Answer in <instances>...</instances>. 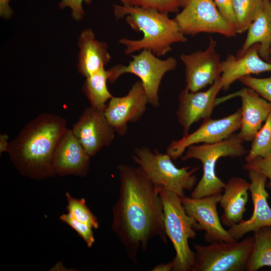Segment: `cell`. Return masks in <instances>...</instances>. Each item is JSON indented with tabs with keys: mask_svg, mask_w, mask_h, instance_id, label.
<instances>
[{
	"mask_svg": "<svg viewBox=\"0 0 271 271\" xmlns=\"http://www.w3.org/2000/svg\"><path fill=\"white\" fill-rule=\"evenodd\" d=\"M270 59H269V62L270 63H271V49H270Z\"/></svg>",
	"mask_w": 271,
	"mask_h": 271,
	"instance_id": "obj_38",
	"label": "cell"
},
{
	"mask_svg": "<svg viewBox=\"0 0 271 271\" xmlns=\"http://www.w3.org/2000/svg\"><path fill=\"white\" fill-rule=\"evenodd\" d=\"M71 129L91 157L110 146L116 133L104 111L91 106L83 110Z\"/></svg>",
	"mask_w": 271,
	"mask_h": 271,
	"instance_id": "obj_13",
	"label": "cell"
},
{
	"mask_svg": "<svg viewBox=\"0 0 271 271\" xmlns=\"http://www.w3.org/2000/svg\"><path fill=\"white\" fill-rule=\"evenodd\" d=\"M250 182L245 179L234 177L226 183L219 204L223 209L221 222L230 227L242 220L248 200Z\"/></svg>",
	"mask_w": 271,
	"mask_h": 271,
	"instance_id": "obj_20",
	"label": "cell"
},
{
	"mask_svg": "<svg viewBox=\"0 0 271 271\" xmlns=\"http://www.w3.org/2000/svg\"><path fill=\"white\" fill-rule=\"evenodd\" d=\"M258 46V44L252 45L241 57L228 54L222 61L220 81L222 90H227L232 84L243 77L271 72V63L260 57Z\"/></svg>",
	"mask_w": 271,
	"mask_h": 271,
	"instance_id": "obj_18",
	"label": "cell"
},
{
	"mask_svg": "<svg viewBox=\"0 0 271 271\" xmlns=\"http://www.w3.org/2000/svg\"><path fill=\"white\" fill-rule=\"evenodd\" d=\"M213 1L221 15L235 31V19L232 7L233 0Z\"/></svg>",
	"mask_w": 271,
	"mask_h": 271,
	"instance_id": "obj_33",
	"label": "cell"
},
{
	"mask_svg": "<svg viewBox=\"0 0 271 271\" xmlns=\"http://www.w3.org/2000/svg\"><path fill=\"white\" fill-rule=\"evenodd\" d=\"M117 169L119 195L112 208V229L136 261L138 251L146 250L152 238L167 243L163 204L158 186L140 167L119 164Z\"/></svg>",
	"mask_w": 271,
	"mask_h": 271,
	"instance_id": "obj_1",
	"label": "cell"
},
{
	"mask_svg": "<svg viewBox=\"0 0 271 271\" xmlns=\"http://www.w3.org/2000/svg\"><path fill=\"white\" fill-rule=\"evenodd\" d=\"M66 197L68 214L76 220L97 229L99 227V222L87 206L85 200L83 198H74L68 192L66 193Z\"/></svg>",
	"mask_w": 271,
	"mask_h": 271,
	"instance_id": "obj_27",
	"label": "cell"
},
{
	"mask_svg": "<svg viewBox=\"0 0 271 271\" xmlns=\"http://www.w3.org/2000/svg\"><path fill=\"white\" fill-rule=\"evenodd\" d=\"M113 8L116 19H124L131 29L143 33V38L139 40L119 39V43L125 47L126 55L148 50L162 57L172 51L173 44L187 41L177 22L167 13L123 5H113Z\"/></svg>",
	"mask_w": 271,
	"mask_h": 271,
	"instance_id": "obj_3",
	"label": "cell"
},
{
	"mask_svg": "<svg viewBox=\"0 0 271 271\" xmlns=\"http://www.w3.org/2000/svg\"><path fill=\"white\" fill-rule=\"evenodd\" d=\"M162 198L166 235L176 252L173 270L192 271L195 265V252L189 245V239L195 238L196 221L185 211L180 197L175 193L158 186Z\"/></svg>",
	"mask_w": 271,
	"mask_h": 271,
	"instance_id": "obj_4",
	"label": "cell"
},
{
	"mask_svg": "<svg viewBox=\"0 0 271 271\" xmlns=\"http://www.w3.org/2000/svg\"><path fill=\"white\" fill-rule=\"evenodd\" d=\"M244 167L247 171L252 170L262 174L269 180L271 185V154L264 158L246 162Z\"/></svg>",
	"mask_w": 271,
	"mask_h": 271,
	"instance_id": "obj_31",
	"label": "cell"
},
{
	"mask_svg": "<svg viewBox=\"0 0 271 271\" xmlns=\"http://www.w3.org/2000/svg\"><path fill=\"white\" fill-rule=\"evenodd\" d=\"M239 81L271 103V76L265 78H256L249 75L241 78Z\"/></svg>",
	"mask_w": 271,
	"mask_h": 271,
	"instance_id": "obj_29",
	"label": "cell"
},
{
	"mask_svg": "<svg viewBox=\"0 0 271 271\" xmlns=\"http://www.w3.org/2000/svg\"><path fill=\"white\" fill-rule=\"evenodd\" d=\"M241 125L240 108L223 118H205L196 130L179 140L173 141L167 148L166 153L173 160H176L182 156L189 147L201 143L211 144L221 142L240 129Z\"/></svg>",
	"mask_w": 271,
	"mask_h": 271,
	"instance_id": "obj_10",
	"label": "cell"
},
{
	"mask_svg": "<svg viewBox=\"0 0 271 271\" xmlns=\"http://www.w3.org/2000/svg\"><path fill=\"white\" fill-rule=\"evenodd\" d=\"M11 0H0V16L5 19H10L14 11L10 5Z\"/></svg>",
	"mask_w": 271,
	"mask_h": 271,
	"instance_id": "obj_34",
	"label": "cell"
},
{
	"mask_svg": "<svg viewBox=\"0 0 271 271\" xmlns=\"http://www.w3.org/2000/svg\"><path fill=\"white\" fill-rule=\"evenodd\" d=\"M132 158L154 184L180 197L185 196V191L192 190L196 186L197 178L194 173L199 167L191 170L189 167L179 168L168 154L152 151L147 147L135 148Z\"/></svg>",
	"mask_w": 271,
	"mask_h": 271,
	"instance_id": "obj_6",
	"label": "cell"
},
{
	"mask_svg": "<svg viewBox=\"0 0 271 271\" xmlns=\"http://www.w3.org/2000/svg\"><path fill=\"white\" fill-rule=\"evenodd\" d=\"M181 4L182 7H184L187 3L189 1V0H178Z\"/></svg>",
	"mask_w": 271,
	"mask_h": 271,
	"instance_id": "obj_37",
	"label": "cell"
},
{
	"mask_svg": "<svg viewBox=\"0 0 271 271\" xmlns=\"http://www.w3.org/2000/svg\"><path fill=\"white\" fill-rule=\"evenodd\" d=\"M247 31L246 39L236 56H242L251 46L258 44L259 55L264 60L269 61L271 49V0L263 1L260 10Z\"/></svg>",
	"mask_w": 271,
	"mask_h": 271,
	"instance_id": "obj_22",
	"label": "cell"
},
{
	"mask_svg": "<svg viewBox=\"0 0 271 271\" xmlns=\"http://www.w3.org/2000/svg\"><path fill=\"white\" fill-rule=\"evenodd\" d=\"M173 261L167 263H160L156 265L152 269L153 271H170L173 270Z\"/></svg>",
	"mask_w": 271,
	"mask_h": 271,
	"instance_id": "obj_36",
	"label": "cell"
},
{
	"mask_svg": "<svg viewBox=\"0 0 271 271\" xmlns=\"http://www.w3.org/2000/svg\"><path fill=\"white\" fill-rule=\"evenodd\" d=\"M222 89L220 78L204 91L191 92L185 87L180 92L176 115L184 136L195 122L210 117L216 96Z\"/></svg>",
	"mask_w": 271,
	"mask_h": 271,
	"instance_id": "obj_15",
	"label": "cell"
},
{
	"mask_svg": "<svg viewBox=\"0 0 271 271\" xmlns=\"http://www.w3.org/2000/svg\"><path fill=\"white\" fill-rule=\"evenodd\" d=\"M249 191L253 204V211L249 219L241 220L227 229L231 236L238 241L245 234L264 227H271V208L265 189L267 178L254 171H248Z\"/></svg>",
	"mask_w": 271,
	"mask_h": 271,
	"instance_id": "obj_16",
	"label": "cell"
},
{
	"mask_svg": "<svg viewBox=\"0 0 271 271\" xmlns=\"http://www.w3.org/2000/svg\"><path fill=\"white\" fill-rule=\"evenodd\" d=\"M60 219L73 228L83 239L89 248L92 246L95 242V238L91 227L73 218L68 213L61 215Z\"/></svg>",
	"mask_w": 271,
	"mask_h": 271,
	"instance_id": "obj_30",
	"label": "cell"
},
{
	"mask_svg": "<svg viewBox=\"0 0 271 271\" xmlns=\"http://www.w3.org/2000/svg\"><path fill=\"white\" fill-rule=\"evenodd\" d=\"M216 46V41L210 37L205 50L180 55L185 66V87L191 92L199 91L220 78L222 61Z\"/></svg>",
	"mask_w": 271,
	"mask_h": 271,
	"instance_id": "obj_11",
	"label": "cell"
},
{
	"mask_svg": "<svg viewBox=\"0 0 271 271\" xmlns=\"http://www.w3.org/2000/svg\"><path fill=\"white\" fill-rule=\"evenodd\" d=\"M90 158L72 129L68 128L59 141L54 154V173L59 176L86 177L89 169Z\"/></svg>",
	"mask_w": 271,
	"mask_h": 271,
	"instance_id": "obj_17",
	"label": "cell"
},
{
	"mask_svg": "<svg viewBox=\"0 0 271 271\" xmlns=\"http://www.w3.org/2000/svg\"><path fill=\"white\" fill-rule=\"evenodd\" d=\"M84 2L87 5H90L92 0H61L58 4L61 10L66 7L70 8L72 10L71 16L76 21L82 20L85 15L82 8V3Z\"/></svg>",
	"mask_w": 271,
	"mask_h": 271,
	"instance_id": "obj_32",
	"label": "cell"
},
{
	"mask_svg": "<svg viewBox=\"0 0 271 271\" xmlns=\"http://www.w3.org/2000/svg\"><path fill=\"white\" fill-rule=\"evenodd\" d=\"M132 60L127 65L118 64L108 70V81L115 82L125 73L134 74L141 79L148 99L149 104L153 107L160 105L159 91L164 76L174 70L177 66L176 59L169 57L161 59L148 50H143L137 55H130Z\"/></svg>",
	"mask_w": 271,
	"mask_h": 271,
	"instance_id": "obj_7",
	"label": "cell"
},
{
	"mask_svg": "<svg viewBox=\"0 0 271 271\" xmlns=\"http://www.w3.org/2000/svg\"><path fill=\"white\" fill-rule=\"evenodd\" d=\"M253 244V236H248L240 241L194 244L195 261L192 271L246 270Z\"/></svg>",
	"mask_w": 271,
	"mask_h": 271,
	"instance_id": "obj_8",
	"label": "cell"
},
{
	"mask_svg": "<svg viewBox=\"0 0 271 271\" xmlns=\"http://www.w3.org/2000/svg\"><path fill=\"white\" fill-rule=\"evenodd\" d=\"M264 0H233L235 31L241 34L247 30L258 15Z\"/></svg>",
	"mask_w": 271,
	"mask_h": 271,
	"instance_id": "obj_25",
	"label": "cell"
},
{
	"mask_svg": "<svg viewBox=\"0 0 271 271\" xmlns=\"http://www.w3.org/2000/svg\"><path fill=\"white\" fill-rule=\"evenodd\" d=\"M221 195L222 193H219L197 198L186 196L180 197L186 213L197 222L195 229L204 230L205 232L204 239L209 243L237 241L224 228L221 223L217 205Z\"/></svg>",
	"mask_w": 271,
	"mask_h": 271,
	"instance_id": "obj_12",
	"label": "cell"
},
{
	"mask_svg": "<svg viewBox=\"0 0 271 271\" xmlns=\"http://www.w3.org/2000/svg\"><path fill=\"white\" fill-rule=\"evenodd\" d=\"M109 77L108 70H106L104 66H102L94 74L86 78L82 88L90 106L103 111L107 102L113 97L107 86Z\"/></svg>",
	"mask_w": 271,
	"mask_h": 271,
	"instance_id": "obj_23",
	"label": "cell"
},
{
	"mask_svg": "<svg viewBox=\"0 0 271 271\" xmlns=\"http://www.w3.org/2000/svg\"><path fill=\"white\" fill-rule=\"evenodd\" d=\"M252 141L251 148L245 157L246 162L264 158L271 154V112Z\"/></svg>",
	"mask_w": 271,
	"mask_h": 271,
	"instance_id": "obj_26",
	"label": "cell"
},
{
	"mask_svg": "<svg viewBox=\"0 0 271 271\" xmlns=\"http://www.w3.org/2000/svg\"><path fill=\"white\" fill-rule=\"evenodd\" d=\"M238 133L214 144L194 145L189 147L181 157L186 161L190 159L200 161L203 174L193 189L191 197L197 198L222 193L226 183L216 173V165L222 157L236 158L246 155L247 151Z\"/></svg>",
	"mask_w": 271,
	"mask_h": 271,
	"instance_id": "obj_5",
	"label": "cell"
},
{
	"mask_svg": "<svg viewBox=\"0 0 271 271\" xmlns=\"http://www.w3.org/2000/svg\"><path fill=\"white\" fill-rule=\"evenodd\" d=\"M253 233V247L246 265L247 271L271 267V227L259 228Z\"/></svg>",
	"mask_w": 271,
	"mask_h": 271,
	"instance_id": "obj_24",
	"label": "cell"
},
{
	"mask_svg": "<svg viewBox=\"0 0 271 271\" xmlns=\"http://www.w3.org/2000/svg\"><path fill=\"white\" fill-rule=\"evenodd\" d=\"M148 104L143 85L141 81H137L125 95L113 96L108 101L104 113L116 133L124 136L128 131V123L140 120Z\"/></svg>",
	"mask_w": 271,
	"mask_h": 271,
	"instance_id": "obj_14",
	"label": "cell"
},
{
	"mask_svg": "<svg viewBox=\"0 0 271 271\" xmlns=\"http://www.w3.org/2000/svg\"><path fill=\"white\" fill-rule=\"evenodd\" d=\"M9 137L6 133H2L0 134V155L2 156V154L4 152H8L9 142Z\"/></svg>",
	"mask_w": 271,
	"mask_h": 271,
	"instance_id": "obj_35",
	"label": "cell"
},
{
	"mask_svg": "<svg viewBox=\"0 0 271 271\" xmlns=\"http://www.w3.org/2000/svg\"><path fill=\"white\" fill-rule=\"evenodd\" d=\"M123 5L152 9L159 12L169 13H176L182 7L178 0H119Z\"/></svg>",
	"mask_w": 271,
	"mask_h": 271,
	"instance_id": "obj_28",
	"label": "cell"
},
{
	"mask_svg": "<svg viewBox=\"0 0 271 271\" xmlns=\"http://www.w3.org/2000/svg\"><path fill=\"white\" fill-rule=\"evenodd\" d=\"M67 129L66 120L60 115H37L9 142L7 153L11 162L22 175L29 178L40 180L54 176V154Z\"/></svg>",
	"mask_w": 271,
	"mask_h": 271,
	"instance_id": "obj_2",
	"label": "cell"
},
{
	"mask_svg": "<svg viewBox=\"0 0 271 271\" xmlns=\"http://www.w3.org/2000/svg\"><path fill=\"white\" fill-rule=\"evenodd\" d=\"M174 20L184 35L217 33L227 38L236 36L213 0H189Z\"/></svg>",
	"mask_w": 271,
	"mask_h": 271,
	"instance_id": "obj_9",
	"label": "cell"
},
{
	"mask_svg": "<svg viewBox=\"0 0 271 271\" xmlns=\"http://www.w3.org/2000/svg\"><path fill=\"white\" fill-rule=\"evenodd\" d=\"M80 49L77 65L78 72L86 78L104 66L111 60L107 43L99 41L91 29L82 31L78 38Z\"/></svg>",
	"mask_w": 271,
	"mask_h": 271,
	"instance_id": "obj_21",
	"label": "cell"
},
{
	"mask_svg": "<svg viewBox=\"0 0 271 271\" xmlns=\"http://www.w3.org/2000/svg\"><path fill=\"white\" fill-rule=\"evenodd\" d=\"M241 100V125L240 137L243 141H252L271 112V103L256 91L245 87L238 92Z\"/></svg>",
	"mask_w": 271,
	"mask_h": 271,
	"instance_id": "obj_19",
	"label": "cell"
}]
</instances>
